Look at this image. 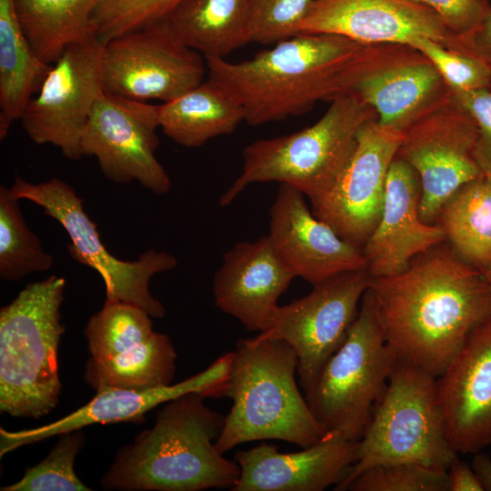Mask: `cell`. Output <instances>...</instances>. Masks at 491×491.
Segmentation results:
<instances>
[{"mask_svg": "<svg viewBox=\"0 0 491 491\" xmlns=\"http://www.w3.org/2000/svg\"><path fill=\"white\" fill-rule=\"evenodd\" d=\"M369 287L396 361L435 377L491 316L487 280L446 241L414 257L403 272L372 278Z\"/></svg>", "mask_w": 491, "mask_h": 491, "instance_id": "1", "label": "cell"}, {"mask_svg": "<svg viewBox=\"0 0 491 491\" xmlns=\"http://www.w3.org/2000/svg\"><path fill=\"white\" fill-rule=\"evenodd\" d=\"M403 45L299 34L242 62L205 60L208 79L238 102L248 125H260L303 115L319 101L352 92Z\"/></svg>", "mask_w": 491, "mask_h": 491, "instance_id": "2", "label": "cell"}, {"mask_svg": "<svg viewBox=\"0 0 491 491\" xmlns=\"http://www.w3.org/2000/svg\"><path fill=\"white\" fill-rule=\"evenodd\" d=\"M198 393L175 397L152 427L117 452L101 479L105 490L201 491L236 485L240 468L215 446L225 416Z\"/></svg>", "mask_w": 491, "mask_h": 491, "instance_id": "3", "label": "cell"}, {"mask_svg": "<svg viewBox=\"0 0 491 491\" xmlns=\"http://www.w3.org/2000/svg\"><path fill=\"white\" fill-rule=\"evenodd\" d=\"M296 372V354L286 341L258 335L236 342L224 391L233 405L215 441L218 451L268 439L306 448L325 438Z\"/></svg>", "mask_w": 491, "mask_h": 491, "instance_id": "4", "label": "cell"}, {"mask_svg": "<svg viewBox=\"0 0 491 491\" xmlns=\"http://www.w3.org/2000/svg\"><path fill=\"white\" fill-rule=\"evenodd\" d=\"M65 279L51 276L28 284L0 309V410L35 418L57 406L62 383L58 346Z\"/></svg>", "mask_w": 491, "mask_h": 491, "instance_id": "5", "label": "cell"}, {"mask_svg": "<svg viewBox=\"0 0 491 491\" xmlns=\"http://www.w3.org/2000/svg\"><path fill=\"white\" fill-rule=\"evenodd\" d=\"M377 118L356 94L337 96L314 125L298 132L246 145L238 177L221 195L230 205L249 185L276 181L292 185L309 200L324 193L337 178L356 145L361 125Z\"/></svg>", "mask_w": 491, "mask_h": 491, "instance_id": "6", "label": "cell"}, {"mask_svg": "<svg viewBox=\"0 0 491 491\" xmlns=\"http://www.w3.org/2000/svg\"><path fill=\"white\" fill-rule=\"evenodd\" d=\"M452 447L436 396V377L396 361L385 393L357 444V457L335 490H346L364 470L384 464L415 463L447 470Z\"/></svg>", "mask_w": 491, "mask_h": 491, "instance_id": "7", "label": "cell"}, {"mask_svg": "<svg viewBox=\"0 0 491 491\" xmlns=\"http://www.w3.org/2000/svg\"><path fill=\"white\" fill-rule=\"evenodd\" d=\"M396 362L368 287L346 341L327 361L313 391L306 396L326 433L325 438L361 439Z\"/></svg>", "mask_w": 491, "mask_h": 491, "instance_id": "8", "label": "cell"}, {"mask_svg": "<svg viewBox=\"0 0 491 491\" xmlns=\"http://www.w3.org/2000/svg\"><path fill=\"white\" fill-rule=\"evenodd\" d=\"M12 194L43 208L67 233L69 256L95 270L105 286V300H116L138 306L153 318H163L164 305L150 292V282L157 273L174 269L176 258L165 252L148 249L133 261L116 258L103 244L96 225L84 208L75 190L62 179L53 177L34 184L17 175L10 187Z\"/></svg>", "mask_w": 491, "mask_h": 491, "instance_id": "9", "label": "cell"}, {"mask_svg": "<svg viewBox=\"0 0 491 491\" xmlns=\"http://www.w3.org/2000/svg\"><path fill=\"white\" fill-rule=\"evenodd\" d=\"M144 309L105 300L85 328L90 354L84 381L95 392L147 389L172 384L177 357L168 336L155 332Z\"/></svg>", "mask_w": 491, "mask_h": 491, "instance_id": "10", "label": "cell"}, {"mask_svg": "<svg viewBox=\"0 0 491 491\" xmlns=\"http://www.w3.org/2000/svg\"><path fill=\"white\" fill-rule=\"evenodd\" d=\"M202 55L164 18L104 44V91L139 102L171 101L204 82Z\"/></svg>", "mask_w": 491, "mask_h": 491, "instance_id": "11", "label": "cell"}, {"mask_svg": "<svg viewBox=\"0 0 491 491\" xmlns=\"http://www.w3.org/2000/svg\"><path fill=\"white\" fill-rule=\"evenodd\" d=\"M371 279L367 270L361 269L317 283L306 296L279 306L270 326L259 333L292 346L305 396L313 391L326 364L346 341Z\"/></svg>", "mask_w": 491, "mask_h": 491, "instance_id": "12", "label": "cell"}, {"mask_svg": "<svg viewBox=\"0 0 491 491\" xmlns=\"http://www.w3.org/2000/svg\"><path fill=\"white\" fill-rule=\"evenodd\" d=\"M403 132L396 157L417 173L420 218L436 224L441 206L459 187L484 176L475 158L476 123L452 96Z\"/></svg>", "mask_w": 491, "mask_h": 491, "instance_id": "13", "label": "cell"}, {"mask_svg": "<svg viewBox=\"0 0 491 491\" xmlns=\"http://www.w3.org/2000/svg\"><path fill=\"white\" fill-rule=\"evenodd\" d=\"M103 47L98 38L73 45L52 65L19 120L34 143L53 145L69 160L83 156L81 137L104 92Z\"/></svg>", "mask_w": 491, "mask_h": 491, "instance_id": "14", "label": "cell"}, {"mask_svg": "<svg viewBox=\"0 0 491 491\" xmlns=\"http://www.w3.org/2000/svg\"><path fill=\"white\" fill-rule=\"evenodd\" d=\"M404 132L365 122L346 165L324 193L310 200L313 214L346 242L363 248L383 212L386 176Z\"/></svg>", "mask_w": 491, "mask_h": 491, "instance_id": "15", "label": "cell"}, {"mask_svg": "<svg viewBox=\"0 0 491 491\" xmlns=\"http://www.w3.org/2000/svg\"><path fill=\"white\" fill-rule=\"evenodd\" d=\"M156 105L103 92L84 129L82 155L96 158L103 175L116 184L134 181L155 195L171 188L155 157L159 139Z\"/></svg>", "mask_w": 491, "mask_h": 491, "instance_id": "16", "label": "cell"}, {"mask_svg": "<svg viewBox=\"0 0 491 491\" xmlns=\"http://www.w3.org/2000/svg\"><path fill=\"white\" fill-rule=\"evenodd\" d=\"M232 352L214 361L206 369L177 384L147 389L109 388L99 392L85 406L50 424L32 429H0V456L21 446L83 429L94 424L143 423L153 408L188 393L205 398L224 396Z\"/></svg>", "mask_w": 491, "mask_h": 491, "instance_id": "17", "label": "cell"}, {"mask_svg": "<svg viewBox=\"0 0 491 491\" xmlns=\"http://www.w3.org/2000/svg\"><path fill=\"white\" fill-rule=\"evenodd\" d=\"M301 191L281 184L270 209L271 243L288 270L312 286L340 273L366 269L363 250L307 207Z\"/></svg>", "mask_w": 491, "mask_h": 491, "instance_id": "18", "label": "cell"}, {"mask_svg": "<svg viewBox=\"0 0 491 491\" xmlns=\"http://www.w3.org/2000/svg\"><path fill=\"white\" fill-rule=\"evenodd\" d=\"M299 29L366 45H407L425 36L453 50L456 39L433 12L409 0H315Z\"/></svg>", "mask_w": 491, "mask_h": 491, "instance_id": "19", "label": "cell"}, {"mask_svg": "<svg viewBox=\"0 0 491 491\" xmlns=\"http://www.w3.org/2000/svg\"><path fill=\"white\" fill-rule=\"evenodd\" d=\"M436 396L457 454H476L491 444V316L436 377Z\"/></svg>", "mask_w": 491, "mask_h": 491, "instance_id": "20", "label": "cell"}, {"mask_svg": "<svg viewBox=\"0 0 491 491\" xmlns=\"http://www.w3.org/2000/svg\"><path fill=\"white\" fill-rule=\"evenodd\" d=\"M420 197L417 173L395 157L386 176L381 218L362 248L372 278L399 274L414 257L446 241L440 225L421 220Z\"/></svg>", "mask_w": 491, "mask_h": 491, "instance_id": "21", "label": "cell"}, {"mask_svg": "<svg viewBox=\"0 0 491 491\" xmlns=\"http://www.w3.org/2000/svg\"><path fill=\"white\" fill-rule=\"evenodd\" d=\"M294 277L268 235L238 242L224 255L214 276L215 303L247 330L262 333L270 326L278 298Z\"/></svg>", "mask_w": 491, "mask_h": 491, "instance_id": "22", "label": "cell"}, {"mask_svg": "<svg viewBox=\"0 0 491 491\" xmlns=\"http://www.w3.org/2000/svg\"><path fill=\"white\" fill-rule=\"evenodd\" d=\"M357 442L324 438L295 453L259 445L235 454L240 476L232 491H322L336 486L357 457Z\"/></svg>", "mask_w": 491, "mask_h": 491, "instance_id": "23", "label": "cell"}, {"mask_svg": "<svg viewBox=\"0 0 491 491\" xmlns=\"http://www.w3.org/2000/svg\"><path fill=\"white\" fill-rule=\"evenodd\" d=\"M352 92L375 110L381 125L400 131L452 97V89L432 62L406 45Z\"/></svg>", "mask_w": 491, "mask_h": 491, "instance_id": "24", "label": "cell"}, {"mask_svg": "<svg viewBox=\"0 0 491 491\" xmlns=\"http://www.w3.org/2000/svg\"><path fill=\"white\" fill-rule=\"evenodd\" d=\"M158 125L176 144L197 147L233 133L244 111L222 87L207 79L180 96L156 105Z\"/></svg>", "mask_w": 491, "mask_h": 491, "instance_id": "25", "label": "cell"}, {"mask_svg": "<svg viewBox=\"0 0 491 491\" xmlns=\"http://www.w3.org/2000/svg\"><path fill=\"white\" fill-rule=\"evenodd\" d=\"M165 19L204 57L225 58L250 43V0H181Z\"/></svg>", "mask_w": 491, "mask_h": 491, "instance_id": "26", "label": "cell"}, {"mask_svg": "<svg viewBox=\"0 0 491 491\" xmlns=\"http://www.w3.org/2000/svg\"><path fill=\"white\" fill-rule=\"evenodd\" d=\"M52 65L41 61L18 21L15 0H0V139L20 120Z\"/></svg>", "mask_w": 491, "mask_h": 491, "instance_id": "27", "label": "cell"}, {"mask_svg": "<svg viewBox=\"0 0 491 491\" xmlns=\"http://www.w3.org/2000/svg\"><path fill=\"white\" fill-rule=\"evenodd\" d=\"M101 1L15 0V10L35 55L53 65L67 47L97 38L93 14Z\"/></svg>", "mask_w": 491, "mask_h": 491, "instance_id": "28", "label": "cell"}, {"mask_svg": "<svg viewBox=\"0 0 491 491\" xmlns=\"http://www.w3.org/2000/svg\"><path fill=\"white\" fill-rule=\"evenodd\" d=\"M436 224L465 261L491 264V180L481 176L459 187L441 206Z\"/></svg>", "mask_w": 491, "mask_h": 491, "instance_id": "29", "label": "cell"}, {"mask_svg": "<svg viewBox=\"0 0 491 491\" xmlns=\"http://www.w3.org/2000/svg\"><path fill=\"white\" fill-rule=\"evenodd\" d=\"M53 262L25 223L19 199L10 187L0 185V278L19 281L31 273L49 270Z\"/></svg>", "mask_w": 491, "mask_h": 491, "instance_id": "30", "label": "cell"}, {"mask_svg": "<svg viewBox=\"0 0 491 491\" xmlns=\"http://www.w3.org/2000/svg\"><path fill=\"white\" fill-rule=\"evenodd\" d=\"M85 445L82 429L59 435L56 445L23 477L1 491H90L75 471V460Z\"/></svg>", "mask_w": 491, "mask_h": 491, "instance_id": "31", "label": "cell"}, {"mask_svg": "<svg viewBox=\"0 0 491 491\" xmlns=\"http://www.w3.org/2000/svg\"><path fill=\"white\" fill-rule=\"evenodd\" d=\"M346 490L448 491L446 470L415 463L377 465L357 475Z\"/></svg>", "mask_w": 491, "mask_h": 491, "instance_id": "32", "label": "cell"}, {"mask_svg": "<svg viewBox=\"0 0 491 491\" xmlns=\"http://www.w3.org/2000/svg\"><path fill=\"white\" fill-rule=\"evenodd\" d=\"M181 0H102L93 14L97 38H111L164 19Z\"/></svg>", "mask_w": 491, "mask_h": 491, "instance_id": "33", "label": "cell"}, {"mask_svg": "<svg viewBox=\"0 0 491 491\" xmlns=\"http://www.w3.org/2000/svg\"><path fill=\"white\" fill-rule=\"evenodd\" d=\"M407 45L429 59L453 91L491 89V74L478 58L425 36L412 39Z\"/></svg>", "mask_w": 491, "mask_h": 491, "instance_id": "34", "label": "cell"}, {"mask_svg": "<svg viewBox=\"0 0 491 491\" xmlns=\"http://www.w3.org/2000/svg\"><path fill=\"white\" fill-rule=\"evenodd\" d=\"M315 0H250V42L273 45L300 34Z\"/></svg>", "mask_w": 491, "mask_h": 491, "instance_id": "35", "label": "cell"}, {"mask_svg": "<svg viewBox=\"0 0 491 491\" xmlns=\"http://www.w3.org/2000/svg\"><path fill=\"white\" fill-rule=\"evenodd\" d=\"M452 96L476 123L475 158L482 175L491 180V89L452 90Z\"/></svg>", "mask_w": 491, "mask_h": 491, "instance_id": "36", "label": "cell"}, {"mask_svg": "<svg viewBox=\"0 0 491 491\" xmlns=\"http://www.w3.org/2000/svg\"><path fill=\"white\" fill-rule=\"evenodd\" d=\"M433 12L456 36L476 30L491 10L489 0H409Z\"/></svg>", "mask_w": 491, "mask_h": 491, "instance_id": "37", "label": "cell"}, {"mask_svg": "<svg viewBox=\"0 0 491 491\" xmlns=\"http://www.w3.org/2000/svg\"><path fill=\"white\" fill-rule=\"evenodd\" d=\"M454 50L478 58L491 74V10L476 30L465 36H456Z\"/></svg>", "mask_w": 491, "mask_h": 491, "instance_id": "38", "label": "cell"}, {"mask_svg": "<svg viewBox=\"0 0 491 491\" xmlns=\"http://www.w3.org/2000/svg\"><path fill=\"white\" fill-rule=\"evenodd\" d=\"M448 491H484L472 466L456 456L446 470Z\"/></svg>", "mask_w": 491, "mask_h": 491, "instance_id": "39", "label": "cell"}, {"mask_svg": "<svg viewBox=\"0 0 491 491\" xmlns=\"http://www.w3.org/2000/svg\"><path fill=\"white\" fill-rule=\"evenodd\" d=\"M491 287V264L479 267Z\"/></svg>", "mask_w": 491, "mask_h": 491, "instance_id": "40", "label": "cell"}]
</instances>
